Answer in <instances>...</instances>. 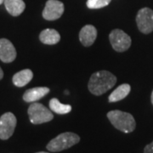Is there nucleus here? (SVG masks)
Returning <instances> with one entry per match:
<instances>
[{
    "mask_svg": "<svg viewBox=\"0 0 153 153\" xmlns=\"http://www.w3.org/2000/svg\"><path fill=\"white\" fill-rule=\"evenodd\" d=\"M29 119L33 124H41L44 123H48L54 118V115L47 107L43 104L34 103L28 108Z\"/></svg>",
    "mask_w": 153,
    "mask_h": 153,
    "instance_id": "nucleus-4",
    "label": "nucleus"
},
{
    "mask_svg": "<svg viewBox=\"0 0 153 153\" xmlns=\"http://www.w3.org/2000/svg\"><path fill=\"white\" fill-rule=\"evenodd\" d=\"M139 30L142 33L149 34L153 31V10L149 8L140 10L136 16Z\"/></svg>",
    "mask_w": 153,
    "mask_h": 153,
    "instance_id": "nucleus-6",
    "label": "nucleus"
},
{
    "mask_svg": "<svg viewBox=\"0 0 153 153\" xmlns=\"http://www.w3.org/2000/svg\"><path fill=\"white\" fill-rule=\"evenodd\" d=\"M16 117L11 112H6L0 117V139L8 140L14 134L16 126Z\"/></svg>",
    "mask_w": 153,
    "mask_h": 153,
    "instance_id": "nucleus-7",
    "label": "nucleus"
},
{
    "mask_svg": "<svg viewBox=\"0 0 153 153\" xmlns=\"http://www.w3.org/2000/svg\"><path fill=\"white\" fill-rule=\"evenodd\" d=\"M4 5L7 11L13 16H18L26 8L23 0H4Z\"/></svg>",
    "mask_w": 153,
    "mask_h": 153,
    "instance_id": "nucleus-13",
    "label": "nucleus"
},
{
    "mask_svg": "<svg viewBox=\"0 0 153 153\" xmlns=\"http://www.w3.org/2000/svg\"><path fill=\"white\" fill-rule=\"evenodd\" d=\"M151 100H152V103L153 105V91L152 93V98H151Z\"/></svg>",
    "mask_w": 153,
    "mask_h": 153,
    "instance_id": "nucleus-20",
    "label": "nucleus"
},
{
    "mask_svg": "<svg viewBox=\"0 0 153 153\" xmlns=\"http://www.w3.org/2000/svg\"><path fill=\"white\" fill-rule=\"evenodd\" d=\"M63 12V3L58 0H48L43 11V17L47 21H55L60 18Z\"/></svg>",
    "mask_w": 153,
    "mask_h": 153,
    "instance_id": "nucleus-8",
    "label": "nucleus"
},
{
    "mask_svg": "<svg viewBox=\"0 0 153 153\" xmlns=\"http://www.w3.org/2000/svg\"><path fill=\"white\" fill-rule=\"evenodd\" d=\"M130 89H131V87L128 83H124L118 86L109 95V99H108L109 102H117V101L123 100L130 93Z\"/></svg>",
    "mask_w": 153,
    "mask_h": 153,
    "instance_id": "nucleus-15",
    "label": "nucleus"
},
{
    "mask_svg": "<svg viewBox=\"0 0 153 153\" xmlns=\"http://www.w3.org/2000/svg\"><path fill=\"white\" fill-rule=\"evenodd\" d=\"M144 153H153V141L145 147Z\"/></svg>",
    "mask_w": 153,
    "mask_h": 153,
    "instance_id": "nucleus-18",
    "label": "nucleus"
},
{
    "mask_svg": "<svg viewBox=\"0 0 153 153\" xmlns=\"http://www.w3.org/2000/svg\"><path fill=\"white\" fill-rule=\"evenodd\" d=\"M49 108L52 111L57 114H67L71 111V106L70 105L61 104L57 99L53 98L49 101Z\"/></svg>",
    "mask_w": 153,
    "mask_h": 153,
    "instance_id": "nucleus-16",
    "label": "nucleus"
},
{
    "mask_svg": "<svg viewBox=\"0 0 153 153\" xmlns=\"http://www.w3.org/2000/svg\"><path fill=\"white\" fill-rule=\"evenodd\" d=\"M79 141L80 137L77 134L71 132H66L60 134L53 140H51L46 147L49 152H58L73 146Z\"/></svg>",
    "mask_w": 153,
    "mask_h": 153,
    "instance_id": "nucleus-3",
    "label": "nucleus"
},
{
    "mask_svg": "<svg viewBox=\"0 0 153 153\" xmlns=\"http://www.w3.org/2000/svg\"><path fill=\"white\" fill-rule=\"evenodd\" d=\"M117 77L107 71H99L91 76L88 87L91 93L94 95H101L114 86Z\"/></svg>",
    "mask_w": 153,
    "mask_h": 153,
    "instance_id": "nucleus-1",
    "label": "nucleus"
},
{
    "mask_svg": "<svg viewBox=\"0 0 153 153\" xmlns=\"http://www.w3.org/2000/svg\"><path fill=\"white\" fill-rule=\"evenodd\" d=\"M3 76H4V72H3V70H2L1 67H0V80L3 78Z\"/></svg>",
    "mask_w": 153,
    "mask_h": 153,
    "instance_id": "nucleus-19",
    "label": "nucleus"
},
{
    "mask_svg": "<svg viewBox=\"0 0 153 153\" xmlns=\"http://www.w3.org/2000/svg\"><path fill=\"white\" fill-rule=\"evenodd\" d=\"M16 57V50L13 44L6 38L0 39V60L4 63H10Z\"/></svg>",
    "mask_w": 153,
    "mask_h": 153,
    "instance_id": "nucleus-9",
    "label": "nucleus"
},
{
    "mask_svg": "<svg viewBox=\"0 0 153 153\" xmlns=\"http://www.w3.org/2000/svg\"><path fill=\"white\" fill-rule=\"evenodd\" d=\"M97 37V30L92 25H87L81 29L79 33V40L81 44L88 47L91 46L94 43Z\"/></svg>",
    "mask_w": 153,
    "mask_h": 153,
    "instance_id": "nucleus-10",
    "label": "nucleus"
},
{
    "mask_svg": "<svg viewBox=\"0 0 153 153\" xmlns=\"http://www.w3.org/2000/svg\"><path fill=\"white\" fill-rule=\"evenodd\" d=\"M111 0H88L87 6L88 9H100L109 4Z\"/></svg>",
    "mask_w": 153,
    "mask_h": 153,
    "instance_id": "nucleus-17",
    "label": "nucleus"
},
{
    "mask_svg": "<svg viewBox=\"0 0 153 153\" xmlns=\"http://www.w3.org/2000/svg\"><path fill=\"white\" fill-rule=\"evenodd\" d=\"M4 2V0H0V4H2Z\"/></svg>",
    "mask_w": 153,
    "mask_h": 153,
    "instance_id": "nucleus-21",
    "label": "nucleus"
},
{
    "mask_svg": "<svg viewBox=\"0 0 153 153\" xmlns=\"http://www.w3.org/2000/svg\"><path fill=\"white\" fill-rule=\"evenodd\" d=\"M37 153H48V152H37Z\"/></svg>",
    "mask_w": 153,
    "mask_h": 153,
    "instance_id": "nucleus-22",
    "label": "nucleus"
},
{
    "mask_svg": "<svg viewBox=\"0 0 153 153\" xmlns=\"http://www.w3.org/2000/svg\"><path fill=\"white\" fill-rule=\"evenodd\" d=\"M49 88L47 87H37L30 88L27 90L24 95H23V100L26 102H35L38 101L40 99L44 98V96L49 94Z\"/></svg>",
    "mask_w": 153,
    "mask_h": 153,
    "instance_id": "nucleus-11",
    "label": "nucleus"
},
{
    "mask_svg": "<svg viewBox=\"0 0 153 153\" xmlns=\"http://www.w3.org/2000/svg\"><path fill=\"white\" fill-rule=\"evenodd\" d=\"M33 77V71L30 69H25L16 73L13 76V83L17 87H24Z\"/></svg>",
    "mask_w": 153,
    "mask_h": 153,
    "instance_id": "nucleus-14",
    "label": "nucleus"
},
{
    "mask_svg": "<svg viewBox=\"0 0 153 153\" xmlns=\"http://www.w3.org/2000/svg\"><path fill=\"white\" fill-rule=\"evenodd\" d=\"M107 117L115 128L123 133H131L136 127V123L130 113L119 110L111 111L107 113Z\"/></svg>",
    "mask_w": 153,
    "mask_h": 153,
    "instance_id": "nucleus-2",
    "label": "nucleus"
},
{
    "mask_svg": "<svg viewBox=\"0 0 153 153\" xmlns=\"http://www.w3.org/2000/svg\"><path fill=\"white\" fill-rule=\"evenodd\" d=\"M110 42L113 49L117 52H124L131 45V38L120 29L112 30L109 35Z\"/></svg>",
    "mask_w": 153,
    "mask_h": 153,
    "instance_id": "nucleus-5",
    "label": "nucleus"
},
{
    "mask_svg": "<svg viewBox=\"0 0 153 153\" xmlns=\"http://www.w3.org/2000/svg\"><path fill=\"white\" fill-rule=\"evenodd\" d=\"M40 41L44 44L53 45L59 43L60 40V36L59 33L55 29H44L39 35Z\"/></svg>",
    "mask_w": 153,
    "mask_h": 153,
    "instance_id": "nucleus-12",
    "label": "nucleus"
}]
</instances>
